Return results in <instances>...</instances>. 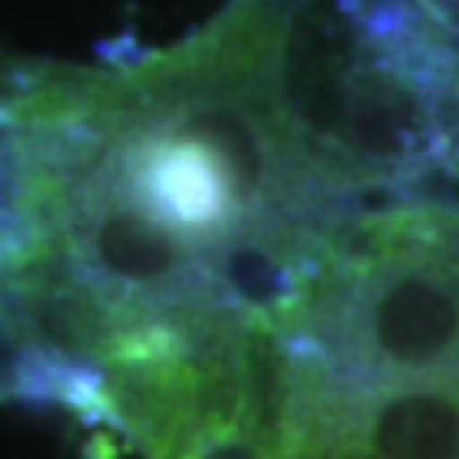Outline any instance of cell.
Listing matches in <instances>:
<instances>
[{
	"label": "cell",
	"instance_id": "6da1fadb",
	"mask_svg": "<svg viewBox=\"0 0 459 459\" xmlns=\"http://www.w3.org/2000/svg\"><path fill=\"white\" fill-rule=\"evenodd\" d=\"M333 436L375 459H459V377L377 385L330 402L310 456Z\"/></svg>",
	"mask_w": 459,
	"mask_h": 459
}]
</instances>
